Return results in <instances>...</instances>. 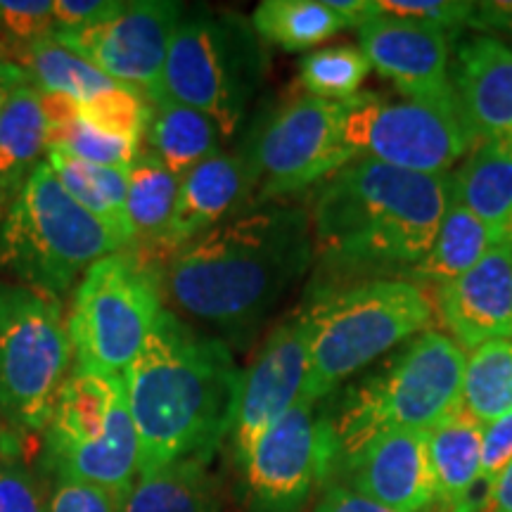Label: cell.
<instances>
[{
	"mask_svg": "<svg viewBox=\"0 0 512 512\" xmlns=\"http://www.w3.org/2000/svg\"><path fill=\"white\" fill-rule=\"evenodd\" d=\"M313 259L309 211L254 204L188 242L162 264V292L176 316L247 347Z\"/></svg>",
	"mask_w": 512,
	"mask_h": 512,
	"instance_id": "cell-1",
	"label": "cell"
},
{
	"mask_svg": "<svg viewBox=\"0 0 512 512\" xmlns=\"http://www.w3.org/2000/svg\"><path fill=\"white\" fill-rule=\"evenodd\" d=\"M242 370L223 339L164 309L124 373L138 434V477L195 460L209 465L230 437Z\"/></svg>",
	"mask_w": 512,
	"mask_h": 512,
	"instance_id": "cell-2",
	"label": "cell"
},
{
	"mask_svg": "<svg viewBox=\"0 0 512 512\" xmlns=\"http://www.w3.org/2000/svg\"><path fill=\"white\" fill-rule=\"evenodd\" d=\"M448 197L451 174H411L356 157L313 190V249L332 275L406 280L430 252Z\"/></svg>",
	"mask_w": 512,
	"mask_h": 512,
	"instance_id": "cell-3",
	"label": "cell"
},
{
	"mask_svg": "<svg viewBox=\"0 0 512 512\" xmlns=\"http://www.w3.org/2000/svg\"><path fill=\"white\" fill-rule=\"evenodd\" d=\"M467 354L444 332L408 339L328 408L339 465L389 432H432L463 408Z\"/></svg>",
	"mask_w": 512,
	"mask_h": 512,
	"instance_id": "cell-4",
	"label": "cell"
},
{
	"mask_svg": "<svg viewBox=\"0 0 512 512\" xmlns=\"http://www.w3.org/2000/svg\"><path fill=\"white\" fill-rule=\"evenodd\" d=\"M304 313L311 351L309 401L328 399L344 380L401 342L432 330L437 320V306L425 290L403 278L320 285Z\"/></svg>",
	"mask_w": 512,
	"mask_h": 512,
	"instance_id": "cell-5",
	"label": "cell"
},
{
	"mask_svg": "<svg viewBox=\"0 0 512 512\" xmlns=\"http://www.w3.org/2000/svg\"><path fill=\"white\" fill-rule=\"evenodd\" d=\"M128 249L110 226L95 219L64 190L43 159L5 211L0 226V268L17 285L60 299L88 268Z\"/></svg>",
	"mask_w": 512,
	"mask_h": 512,
	"instance_id": "cell-6",
	"label": "cell"
},
{
	"mask_svg": "<svg viewBox=\"0 0 512 512\" xmlns=\"http://www.w3.org/2000/svg\"><path fill=\"white\" fill-rule=\"evenodd\" d=\"M252 22L238 12L185 10L164 67V98L207 114L223 140L238 136L266 72Z\"/></svg>",
	"mask_w": 512,
	"mask_h": 512,
	"instance_id": "cell-7",
	"label": "cell"
},
{
	"mask_svg": "<svg viewBox=\"0 0 512 512\" xmlns=\"http://www.w3.org/2000/svg\"><path fill=\"white\" fill-rule=\"evenodd\" d=\"M164 311L162 266L121 249L88 268L74 287L67 328L79 370L124 377Z\"/></svg>",
	"mask_w": 512,
	"mask_h": 512,
	"instance_id": "cell-8",
	"label": "cell"
},
{
	"mask_svg": "<svg viewBox=\"0 0 512 512\" xmlns=\"http://www.w3.org/2000/svg\"><path fill=\"white\" fill-rule=\"evenodd\" d=\"M72 361L60 299L0 280V418L15 432H46Z\"/></svg>",
	"mask_w": 512,
	"mask_h": 512,
	"instance_id": "cell-9",
	"label": "cell"
},
{
	"mask_svg": "<svg viewBox=\"0 0 512 512\" xmlns=\"http://www.w3.org/2000/svg\"><path fill=\"white\" fill-rule=\"evenodd\" d=\"M347 102L299 95L252 128L245 150L259 174L256 204L316 188L354 157L347 143Z\"/></svg>",
	"mask_w": 512,
	"mask_h": 512,
	"instance_id": "cell-10",
	"label": "cell"
},
{
	"mask_svg": "<svg viewBox=\"0 0 512 512\" xmlns=\"http://www.w3.org/2000/svg\"><path fill=\"white\" fill-rule=\"evenodd\" d=\"M299 401L256 441L242 463V503L249 512H302L339 470V444L328 408Z\"/></svg>",
	"mask_w": 512,
	"mask_h": 512,
	"instance_id": "cell-11",
	"label": "cell"
},
{
	"mask_svg": "<svg viewBox=\"0 0 512 512\" xmlns=\"http://www.w3.org/2000/svg\"><path fill=\"white\" fill-rule=\"evenodd\" d=\"M347 143L354 157L425 176H446L477 145L458 107L380 93L349 100Z\"/></svg>",
	"mask_w": 512,
	"mask_h": 512,
	"instance_id": "cell-12",
	"label": "cell"
},
{
	"mask_svg": "<svg viewBox=\"0 0 512 512\" xmlns=\"http://www.w3.org/2000/svg\"><path fill=\"white\" fill-rule=\"evenodd\" d=\"M183 12L174 0H124L121 10L98 27L55 38L107 79L155 102L164 98L166 57Z\"/></svg>",
	"mask_w": 512,
	"mask_h": 512,
	"instance_id": "cell-13",
	"label": "cell"
},
{
	"mask_svg": "<svg viewBox=\"0 0 512 512\" xmlns=\"http://www.w3.org/2000/svg\"><path fill=\"white\" fill-rule=\"evenodd\" d=\"M309 368V320L304 309H299L268 332L252 363L242 370L228 437L235 467L245 463L249 451L268 432V427L306 399Z\"/></svg>",
	"mask_w": 512,
	"mask_h": 512,
	"instance_id": "cell-14",
	"label": "cell"
},
{
	"mask_svg": "<svg viewBox=\"0 0 512 512\" xmlns=\"http://www.w3.org/2000/svg\"><path fill=\"white\" fill-rule=\"evenodd\" d=\"M363 55L406 100L458 107L448 64V31L380 15L358 27Z\"/></svg>",
	"mask_w": 512,
	"mask_h": 512,
	"instance_id": "cell-15",
	"label": "cell"
},
{
	"mask_svg": "<svg viewBox=\"0 0 512 512\" xmlns=\"http://www.w3.org/2000/svg\"><path fill=\"white\" fill-rule=\"evenodd\" d=\"M259 174L245 147L221 150L190 171L181 181L171 226L152 259L164 264L171 254L202 238L204 233L254 207Z\"/></svg>",
	"mask_w": 512,
	"mask_h": 512,
	"instance_id": "cell-16",
	"label": "cell"
},
{
	"mask_svg": "<svg viewBox=\"0 0 512 512\" xmlns=\"http://www.w3.org/2000/svg\"><path fill=\"white\" fill-rule=\"evenodd\" d=\"M347 486L399 512L434 508L430 432L382 434L339 465Z\"/></svg>",
	"mask_w": 512,
	"mask_h": 512,
	"instance_id": "cell-17",
	"label": "cell"
},
{
	"mask_svg": "<svg viewBox=\"0 0 512 512\" xmlns=\"http://www.w3.org/2000/svg\"><path fill=\"white\" fill-rule=\"evenodd\" d=\"M434 306L463 351L512 339V242L496 245L477 266L441 285Z\"/></svg>",
	"mask_w": 512,
	"mask_h": 512,
	"instance_id": "cell-18",
	"label": "cell"
},
{
	"mask_svg": "<svg viewBox=\"0 0 512 512\" xmlns=\"http://www.w3.org/2000/svg\"><path fill=\"white\" fill-rule=\"evenodd\" d=\"M451 86L475 143L512 138V48L491 36L467 38L456 50Z\"/></svg>",
	"mask_w": 512,
	"mask_h": 512,
	"instance_id": "cell-19",
	"label": "cell"
},
{
	"mask_svg": "<svg viewBox=\"0 0 512 512\" xmlns=\"http://www.w3.org/2000/svg\"><path fill=\"white\" fill-rule=\"evenodd\" d=\"M124 392V377L72 370L60 387L53 415L43 432V463L100 439Z\"/></svg>",
	"mask_w": 512,
	"mask_h": 512,
	"instance_id": "cell-20",
	"label": "cell"
},
{
	"mask_svg": "<svg viewBox=\"0 0 512 512\" xmlns=\"http://www.w3.org/2000/svg\"><path fill=\"white\" fill-rule=\"evenodd\" d=\"M53 477L88 482L110 491L121 503L138 479V434L128 411L126 392L114 408L110 425L100 439L91 444L46 460Z\"/></svg>",
	"mask_w": 512,
	"mask_h": 512,
	"instance_id": "cell-21",
	"label": "cell"
},
{
	"mask_svg": "<svg viewBox=\"0 0 512 512\" xmlns=\"http://www.w3.org/2000/svg\"><path fill=\"white\" fill-rule=\"evenodd\" d=\"M484 430L482 422L460 408L430 432L434 505L441 512H475Z\"/></svg>",
	"mask_w": 512,
	"mask_h": 512,
	"instance_id": "cell-22",
	"label": "cell"
},
{
	"mask_svg": "<svg viewBox=\"0 0 512 512\" xmlns=\"http://www.w3.org/2000/svg\"><path fill=\"white\" fill-rule=\"evenodd\" d=\"M451 197L479 216L501 242H512V145L477 143L451 174Z\"/></svg>",
	"mask_w": 512,
	"mask_h": 512,
	"instance_id": "cell-23",
	"label": "cell"
},
{
	"mask_svg": "<svg viewBox=\"0 0 512 512\" xmlns=\"http://www.w3.org/2000/svg\"><path fill=\"white\" fill-rule=\"evenodd\" d=\"M48 155V126L41 93L31 83L15 88L0 110V204L12 200Z\"/></svg>",
	"mask_w": 512,
	"mask_h": 512,
	"instance_id": "cell-24",
	"label": "cell"
},
{
	"mask_svg": "<svg viewBox=\"0 0 512 512\" xmlns=\"http://www.w3.org/2000/svg\"><path fill=\"white\" fill-rule=\"evenodd\" d=\"M143 143L147 152L183 181L195 166L219 155L223 136L207 114L171 98H159L152 102Z\"/></svg>",
	"mask_w": 512,
	"mask_h": 512,
	"instance_id": "cell-25",
	"label": "cell"
},
{
	"mask_svg": "<svg viewBox=\"0 0 512 512\" xmlns=\"http://www.w3.org/2000/svg\"><path fill=\"white\" fill-rule=\"evenodd\" d=\"M178 190L181 178L143 147L128 169L126 221L133 238L131 247L140 249L150 259L174 219Z\"/></svg>",
	"mask_w": 512,
	"mask_h": 512,
	"instance_id": "cell-26",
	"label": "cell"
},
{
	"mask_svg": "<svg viewBox=\"0 0 512 512\" xmlns=\"http://www.w3.org/2000/svg\"><path fill=\"white\" fill-rule=\"evenodd\" d=\"M496 245H503V242L496 238L494 230L470 209H465L456 197H448L430 252L408 273L406 280L441 287L477 266Z\"/></svg>",
	"mask_w": 512,
	"mask_h": 512,
	"instance_id": "cell-27",
	"label": "cell"
},
{
	"mask_svg": "<svg viewBox=\"0 0 512 512\" xmlns=\"http://www.w3.org/2000/svg\"><path fill=\"white\" fill-rule=\"evenodd\" d=\"M121 512H223V503L209 465L183 460L140 475Z\"/></svg>",
	"mask_w": 512,
	"mask_h": 512,
	"instance_id": "cell-28",
	"label": "cell"
},
{
	"mask_svg": "<svg viewBox=\"0 0 512 512\" xmlns=\"http://www.w3.org/2000/svg\"><path fill=\"white\" fill-rule=\"evenodd\" d=\"M15 62L27 72L29 83L38 93L69 95L79 105L119 86L74 50L62 46L55 36L38 38L29 46L17 48Z\"/></svg>",
	"mask_w": 512,
	"mask_h": 512,
	"instance_id": "cell-29",
	"label": "cell"
},
{
	"mask_svg": "<svg viewBox=\"0 0 512 512\" xmlns=\"http://www.w3.org/2000/svg\"><path fill=\"white\" fill-rule=\"evenodd\" d=\"M46 162L60 178L64 190L83 209L91 211L95 219H100L105 226H110L128 247L133 245L131 228L126 221L128 171L79 162V159L64 155L60 150H48Z\"/></svg>",
	"mask_w": 512,
	"mask_h": 512,
	"instance_id": "cell-30",
	"label": "cell"
},
{
	"mask_svg": "<svg viewBox=\"0 0 512 512\" xmlns=\"http://www.w3.org/2000/svg\"><path fill=\"white\" fill-rule=\"evenodd\" d=\"M249 22L261 41L290 53L320 46L347 29L325 0H264L256 5Z\"/></svg>",
	"mask_w": 512,
	"mask_h": 512,
	"instance_id": "cell-31",
	"label": "cell"
},
{
	"mask_svg": "<svg viewBox=\"0 0 512 512\" xmlns=\"http://www.w3.org/2000/svg\"><path fill=\"white\" fill-rule=\"evenodd\" d=\"M463 411L491 425L512 413V339L472 349L465 361Z\"/></svg>",
	"mask_w": 512,
	"mask_h": 512,
	"instance_id": "cell-32",
	"label": "cell"
},
{
	"mask_svg": "<svg viewBox=\"0 0 512 512\" xmlns=\"http://www.w3.org/2000/svg\"><path fill=\"white\" fill-rule=\"evenodd\" d=\"M370 62L361 48L328 46L313 50L299 62V86L320 100L347 102L361 91L370 74Z\"/></svg>",
	"mask_w": 512,
	"mask_h": 512,
	"instance_id": "cell-33",
	"label": "cell"
},
{
	"mask_svg": "<svg viewBox=\"0 0 512 512\" xmlns=\"http://www.w3.org/2000/svg\"><path fill=\"white\" fill-rule=\"evenodd\" d=\"M152 102L131 88L114 86L81 105V119L88 126L98 128L107 136L128 140V143H143L147 124H150Z\"/></svg>",
	"mask_w": 512,
	"mask_h": 512,
	"instance_id": "cell-34",
	"label": "cell"
},
{
	"mask_svg": "<svg viewBox=\"0 0 512 512\" xmlns=\"http://www.w3.org/2000/svg\"><path fill=\"white\" fill-rule=\"evenodd\" d=\"M48 150H60L64 155L93 166L128 171L143 147L138 143H128V140L107 136V133L98 131V128L88 126L79 114L69 124L55 128V131H48Z\"/></svg>",
	"mask_w": 512,
	"mask_h": 512,
	"instance_id": "cell-35",
	"label": "cell"
},
{
	"mask_svg": "<svg viewBox=\"0 0 512 512\" xmlns=\"http://www.w3.org/2000/svg\"><path fill=\"white\" fill-rule=\"evenodd\" d=\"M510 465H512V413L505 415L501 420L491 422V425H486L484 444H482V472H479L472 510L475 512L491 510L494 486Z\"/></svg>",
	"mask_w": 512,
	"mask_h": 512,
	"instance_id": "cell-36",
	"label": "cell"
},
{
	"mask_svg": "<svg viewBox=\"0 0 512 512\" xmlns=\"http://www.w3.org/2000/svg\"><path fill=\"white\" fill-rule=\"evenodd\" d=\"M382 15L411 19L430 27L451 31L475 22L477 3L465 0H377Z\"/></svg>",
	"mask_w": 512,
	"mask_h": 512,
	"instance_id": "cell-37",
	"label": "cell"
},
{
	"mask_svg": "<svg viewBox=\"0 0 512 512\" xmlns=\"http://www.w3.org/2000/svg\"><path fill=\"white\" fill-rule=\"evenodd\" d=\"M0 27L17 48L53 36V0H0Z\"/></svg>",
	"mask_w": 512,
	"mask_h": 512,
	"instance_id": "cell-38",
	"label": "cell"
},
{
	"mask_svg": "<svg viewBox=\"0 0 512 512\" xmlns=\"http://www.w3.org/2000/svg\"><path fill=\"white\" fill-rule=\"evenodd\" d=\"M48 512H121V501L100 486L55 477V489L48 496Z\"/></svg>",
	"mask_w": 512,
	"mask_h": 512,
	"instance_id": "cell-39",
	"label": "cell"
},
{
	"mask_svg": "<svg viewBox=\"0 0 512 512\" xmlns=\"http://www.w3.org/2000/svg\"><path fill=\"white\" fill-rule=\"evenodd\" d=\"M0 512H48V498L27 467L0 463Z\"/></svg>",
	"mask_w": 512,
	"mask_h": 512,
	"instance_id": "cell-40",
	"label": "cell"
},
{
	"mask_svg": "<svg viewBox=\"0 0 512 512\" xmlns=\"http://www.w3.org/2000/svg\"><path fill=\"white\" fill-rule=\"evenodd\" d=\"M121 5L119 0H53V36L98 27L119 12Z\"/></svg>",
	"mask_w": 512,
	"mask_h": 512,
	"instance_id": "cell-41",
	"label": "cell"
},
{
	"mask_svg": "<svg viewBox=\"0 0 512 512\" xmlns=\"http://www.w3.org/2000/svg\"><path fill=\"white\" fill-rule=\"evenodd\" d=\"M313 512H399L387 508V505H380L370 498L356 494L354 489H349L347 484H335L330 482L320 491L318 503Z\"/></svg>",
	"mask_w": 512,
	"mask_h": 512,
	"instance_id": "cell-42",
	"label": "cell"
},
{
	"mask_svg": "<svg viewBox=\"0 0 512 512\" xmlns=\"http://www.w3.org/2000/svg\"><path fill=\"white\" fill-rule=\"evenodd\" d=\"M24 83H29L27 72H24L5 50H0V110H3L10 93L15 91V88L24 86Z\"/></svg>",
	"mask_w": 512,
	"mask_h": 512,
	"instance_id": "cell-43",
	"label": "cell"
},
{
	"mask_svg": "<svg viewBox=\"0 0 512 512\" xmlns=\"http://www.w3.org/2000/svg\"><path fill=\"white\" fill-rule=\"evenodd\" d=\"M489 512H512V465L503 472L494 486Z\"/></svg>",
	"mask_w": 512,
	"mask_h": 512,
	"instance_id": "cell-44",
	"label": "cell"
},
{
	"mask_svg": "<svg viewBox=\"0 0 512 512\" xmlns=\"http://www.w3.org/2000/svg\"><path fill=\"white\" fill-rule=\"evenodd\" d=\"M0 451H3V430H0Z\"/></svg>",
	"mask_w": 512,
	"mask_h": 512,
	"instance_id": "cell-45",
	"label": "cell"
},
{
	"mask_svg": "<svg viewBox=\"0 0 512 512\" xmlns=\"http://www.w3.org/2000/svg\"><path fill=\"white\" fill-rule=\"evenodd\" d=\"M0 34H3V27H0Z\"/></svg>",
	"mask_w": 512,
	"mask_h": 512,
	"instance_id": "cell-46",
	"label": "cell"
},
{
	"mask_svg": "<svg viewBox=\"0 0 512 512\" xmlns=\"http://www.w3.org/2000/svg\"><path fill=\"white\" fill-rule=\"evenodd\" d=\"M508 143H510V145H512V138H510V140H508Z\"/></svg>",
	"mask_w": 512,
	"mask_h": 512,
	"instance_id": "cell-47",
	"label": "cell"
},
{
	"mask_svg": "<svg viewBox=\"0 0 512 512\" xmlns=\"http://www.w3.org/2000/svg\"><path fill=\"white\" fill-rule=\"evenodd\" d=\"M0 50H3V46H0Z\"/></svg>",
	"mask_w": 512,
	"mask_h": 512,
	"instance_id": "cell-48",
	"label": "cell"
}]
</instances>
